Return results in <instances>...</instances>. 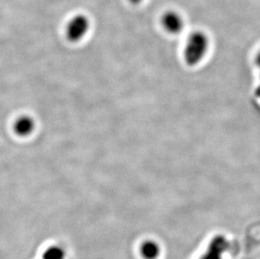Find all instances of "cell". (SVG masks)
Returning <instances> with one entry per match:
<instances>
[{"instance_id":"277c9868","label":"cell","mask_w":260,"mask_h":259,"mask_svg":"<svg viewBox=\"0 0 260 259\" xmlns=\"http://www.w3.org/2000/svg\"><path fill=\"white\" fill-rule=\"evenodd\" d=\"M35 121L31 117L28 115H23L21 117L18 118L15 124L14 130L18 136L20 137H28L34 132Z\"/></svg>"},{"instance_id":"8992f818","label":"cell","mask_w":260,"mask_h":259,"mask_svg":"<svg viewBox=\"0 0 260 259\" xmlns=\"http://www.w3.org/2000/svg\"><path fill=\"white\" fill-rule=\"evenodd\" d=\"M43 259H65V254L60 247H50L45 252Z\"/></svg>"},{"instance_id":"6da1fadb","label":"cell","mask_w":260,"mask_h":259,"mask_svg":"<svg viewBox=\"0 0 260 259\" xmlns=\"http://www.w3.org/2000/svg\"><path fill=\"white\" fill-rule=\"evenodd\" d=\"M211 46V38L204 30L197 29L191 32L187 37L182 51L185 65L189 68L202 65L208 56Z\"/></svg>"},{"instance_id":"52a82bcc","label":"cell","mask_w":260,"mask_h":259,"mask_svg":"<svg viewBox=\"0 0 260 259\" xmlns=\"http://www.w3.org/2000/svg\"><path fill=\"white\" fill-rule=\"evenodd\" d=\"M254 61H255L256 66L258 67L260 69V49L257 54H256L255 57H254Z\"/></svg>"},{"instance_id":"7a4b0ae2","label":"cell","mask_w":260,"mask_h":259,"mask_svg":"<svg viewBox=\"0 0 260 259\" xmlns=\"http://www.w3.org/2000/svg\"><path fill=\"white\" fill-rule=\"evenodd\" d=\"M90 29V20L87 15L78 14L69 20L66 25V37L69 42H79L86 37Z\"/></svg>"},{"instance_id":"3957f363","label":"cell","mask_w":260,"mask_h":259,"mask_svg":"<svg viewBox=\"0 0 260 259\" xmlns=\"http://www.w3.org/2000/svg\"><path fill=\"white\" fill-rule=\"evenodd\" d=\"M161 25L168 34L177 36L184 30L185 20L176 10H167L161 16Z\"/></svg>"},{"instance_id":"ba28073f","label":"cell","mask_w":260,"mask_h":259,"mask_svg":"<svg viewBox=\"0 0 260 259\" xmlns=\"http://www.w3.org/2000/svg\"><path fill=\"white\" fill-rule=\"evenodd\" d=\"M128 1L133 5H141L144 0H128Z\"/></svg>"},{"instance_id":"5b68a950","label":"cell","mask_w":260,"mask_h":259,"mask_svg":"<svg viewBox=\"0 0 260 259\" xmlns=\"http://www.w3.org/2000/svg\"><path fill=\"white\" fill-rule=\"evenodd\" d=\"M140 254L143 259H157L161 254V247L153 240H146L141 245Z\"/></svg>"}]
</instances>
